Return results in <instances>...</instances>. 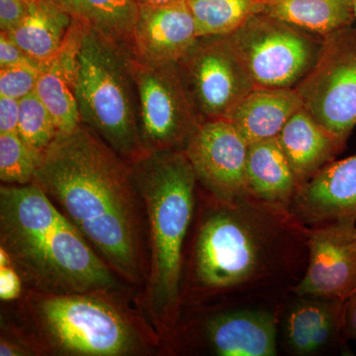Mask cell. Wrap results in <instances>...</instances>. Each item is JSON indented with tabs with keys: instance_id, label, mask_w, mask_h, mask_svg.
<instances>
[{
	"instance_id": "cell-10",
	"label": "cell",
	"mask_w": 356,
	"mask_h": 356,
	"mask_svg": "<svg viewBox=\"0 0 356 356\" xmlns=\"http://www.w3.org/2000/svg\"><path fill=\"white\" fill-rule=\"evenodd\" d=\"M177 64L201 122L226 119L255 88L226 36L199 37Z\"/></svg>"
},
{
	"instance_id": "cell-18",
	"label": "cell",
	"mask_w": 356,
	"mask_h": 356,
	"mask_svg": "<svg viewBox=\"0 0 356 356\" xmlns=\"http://www.w3.org/2000/svg\"><path fill=\"white\" fill-rule=\"evenodd\" d=\"M303 107L295 88H254L226 120L248 143L277 137L287 121Z\"/></svg>"
},
{
	"instance_id": "cell-7",
	"label": "cell",
	"mask_w": 356,
	"mask_h": 356,
	"mask_svg": "<svg viewBox=\"0 0 356 356\" xmlns=\"http://www.w3.org/2000/svg\"><path fill=\"white\" fill-rule=\"evenodd\" d=\"M226 38L255 88H296L317 62L324 42L262 13Z\"/></svg>"
},
{
	"instance_id": "cell-25",
	"label": "cell",
	"mask_w": 356,
	"mask_h": 356,
	"mask_svg": "<svg viewBox=\"0 0 356 356\" xmlns=\"http://www.w3.org/2000/svg\"><path fill=\"white\" fill-rule=\"evenodd\" d=\"M41 153L18 133L0 134V180L6 185L32 184Z\"/></svg>"
},
{
	"instance_id": "cell-17",
	"label": "cell",
	"mask_w": 356,
	"mask_h": 356,
	"mask_svg": "<svg viewBox=\"0 0 356 356\" xmlns=\"http://www.w3.org/2000/svg\"><path fill=\"white\" fill-rule=\"evenodd\" d=\"M300 187L336 159L346 142L332 135L304 107L299 109L277 136Z\"/></svg>"
},
{
	"instance_id": "cell-24",
	"label": "cell",
	"mask_w": 356,
	"mask_h": 356,
	"mask_svg": "<svg viewBox=\"0 0 356 356\" xmlns=\"http://www.w3.org/2000/svg\"><path fill=\"white\" fill-rule=\"evenodd\" d=\"M198 37L226 36L255 13L261 0H186Z\"/></svg>"
},
{
	"instance_id": "cell-19",
	"label": "cell",
	"mask_w": 356,
	"mask_h": 356,
	"mask_svg": "<svg viewBox=\"0 0 356 356\" xmlns=\"http://www.w3.org/2000/svg\"><path fill=\"white\" fill-rule=\"evenodd\" d=\"M245 177L254 197L287 211L300 188L277 137L248 145Z\"/></svg>"
},
{
	"instance_id": "cell-6",
	"label": "cell",
	"mask_w": 356,
	"mask_h": 356,
	"mask_svg": "<svg viewBox=\"0 0 356 356\" xmlns=\"http://www.w3.org/2000/svg\"><path fill=\"white\" fill-rule=\"evenodd\" d=\"M84 25L76 77L81 123L129 163H136L147 154L140 142L130 54Z\"/></svg>"
},
{
	"instance_id": "cell-13",
	"label": "cell",
	"mask_w": 356,
	"mask_h": 356,
	"mask_svg": "<svg viewBox=\"0 0 356 356\" xmlns=\"http://www.w3.org/2000/svg\"><path fill=\"white\" fill-rule=\"evenodd\" d=\"M288 211L312 228L356 224V154L332 161L302 185Z\"/></svg>"
},
{
	"instance_id": "cell-23",
	"label": "cell",
	"mask_w": 356,
	"mask_h": 356,
	"mask_svg": "<svg viewBox=\"0 0 356 356\" xmlns=\"http://www.w3.org/2000/svg\"><path fill=\"white\" fill-rule=\"evenodd\" d=\"M76 19L113 40L130 54L139 4L135 0H57Z\"/></svg>"
},
{
	"instance_id": "cell-32",
	"label": "cell",
	"mask_w": 356,
	"mask_h": 356,
	"mask_svg": "<svg viewBox=\"0 0 356 356\" xmlns=\"http://www.w3.org/2000/svg\"><path fill=\"white\" fill-rule=\"evenodd\" d=\"M0 339V355L30 356L34 355L32 350L13 332L2 327Z\"/></svg>"
},
{
	"instance_id": "cell-20",
	"label": "cell",
	"mask_w": 356,
	"mask_h": 356,
	"mask_svg": "<svg viewBox=\"0 0 356 356\" xmlns=\"http://www.w3.org/2000/svg\"><path fill=\"white\" fill-rule=\"evenodd\" d=\"M346 302L310 296L297 302L285 322L290 350L298 355H314L343 334Z\"/></svg>"
},
{
	"instance_id": "cell-12",
	"label": "cell",
	"mask_w": 356,
	"mask_h": 356,
	"mask_svg": "<svg viewBox=\"0 0 356 356\" xmlns=\"http://www.w3.org/2000/svg\"><path fill=\"white\" fill-rule=\"evenodd\" d=\"M355 224L307 229L309 264L294 291L299 297L346 302L356 291Z\"/></svg>"
},
{
	"instance_id": "cell-28",
	"label": "cell",
	"mask_w": 356,
	"mask_h": 356,
	"mask_svg": "<svg viewBox=\"0 0 356 356\" xmlns=\"http://www.w3.org/2000/svg\"><path fill=\"white\" fill-rule=\"evenodd\" d=\"M22 278L13 266H0V299L17 301L24 293Z\"/></svg>"
},
{
	"instance_id": "cell-35",
	"label": "cell",
	"mask_w": 356,
	"mask_h": 356,
	"mask_svg": "<svg viewBox=\"0 0 356 356\" xmlns=\"http://www.w3.org/2000/svg\"><path fill=\"white\" fill-rule=\"evenodd\" d=\"M353 238H355V240L356 241V227H353Z\"/></svg>"
},
{
	"instance_id": "cell-29",
	"label": "cell",
	"mask_w": 356,
	"mask_h": 356,
	"mask_svg": "<svg viewBox=\"0 0 356 356\" xmlns=\"http://www.w3.org/2000/svg\"><path fill=\"white\" fill-rule=\"evenodd\" d=\"M29 6V0H0V28L8 32L19 24Z\"/></svg>"
},
{
	"instance_id": "cell-21",
	"label": "cell",
	"mask_w": 356,
	"mask_h": 356,
	"mask_svg": "<svg viewBox=\"0 0 356 356\" xmlns=\"http://www.w3.org/2000/svg\"><path fill=\"white\" fill-rule=\"evenodd\" d=\"M72 21L74 17L57 0H29L24 18L6 33L44 69L64 44Z\"/></svg>"
},
{
	"instance_id": "cell-5",
	"label": "cell",
	"mask_w": 356,
	"mask_h": 356,
	"mask_svg": "<svg viewBox=\"0 0 356 356\" xmlns=\"http://www.w3.org/2000/svg\"><path fill=\"white\" fill-rule=\"evenodd\" d=\"M196 232L192 254L195 287L206 293L226 292L261 280L280 257L289 211L254 196L231 202L212 199Z\"/></svg>"
},
{
	"instance_id": "cell-9",
	"label": "cell",
	"mask_w": 356,
	"mask_h": 356,
	"mask_svg": "<svg viewBox=\"0 0 356 356\" xmlns=\"http://www.w3.org/2000/svg\"><path fill=\"white\" fill-rule=\"evenodd\" d=\"M303 107L348 142L356 126V25L325 37L314 67L296 86Z\"/></svg>"
},
{
	"instance_id": "cell-16",
	"label": "cell",
	"mask_w": 356,
	"mask_h": 356,
	"mask_svg": "<svg viewBox=\"0 0 356 356\" xmlns=\"http://www.w3.org/2000/svg\"><path fill=\"white\" fill-rule=\"evenodd\" d=\"M84 23L74 18L57 55L42 70L35 92L55 120L58 133H70L81 124L76 97L77 54Z\"/></svg>"
},
{
	"instance_id": "cell-11",
	"label": "cell",
	"mask_w": 356,
	"mask_h": 356,
	"mask_svg": "<svg viewBox=\"0 0 356 356\" xmlns=\"http://www.w3.org/2000/svg\"><path fill=\"white\" fill-rule=\"evenodd\" d=\"M248 143L226 119L204 121L184 147L198 184L211 198L231 202L252 196L245 165Z\"/></svg>"
},
{
	"instance_id": "cell-22",
	"label": "cell",
	"mask_w": 356,
	"mask_h": 356,
	"mask_svg": "<svg viewBox=\"0 0 356 356\" xmlns=\"http://www.w3.org/2000/svg\"><path fill=\"white\" fill-rule=\"evenodd\" d=\"M355 0H261V13L327 37L355 24Z\"/></svg>"
},
{
	"instance_id": "cell-2",
	"label": "cell",
	"mask_w": 356,
	"mask_h": 356,
	"mask_svg": "<svg viewBox=\"0 0 356 356\" xmlns=\"http://www.w3.org/2000/svg\"><path fill=\"white\" fill-rule=\"evenodd\" d=\"M0 248L25 290L74 294L116 289L114 271L33 182L0 187Z\"/></svg>"
},
{
	"instance_id": "cell-4",
	"label": "cell",
	"mask_w": 356,
	"mask_h": 356,
	"mask_svg": "<svg viewBox=\"0 0 356 356\" xmlns=\"http://www.w3.org/2000/svg\"><path fill=\"white\" fill-rule=\"evenodd\" d=\"M149 225V261L142 305L163 339L179 317L184 245L195 207L197 178L184 151L158 152L131 163Z\"/></svg>"
},
{
	"instance_id": "cell-34",
	"label": "cell",
	"mask_w": 356,
	"mask_h": 356,
	"mask_svg": "<svg viewBox=\"0 0 356 356\" xmlns=\"http://www.w3.org/2000/svg\"><path fill=\"white\" fill-rule=\"evenodd\" d=\"M135 1L142 6H165V4L173 3L180 0H135Z\"/></svg>"
},
{
	"instance_id": "cell-8",
	"label": "cell",
	"mask_w": 356,
	"mask_h": 356,
	"mask_svg": "<svg viewBox=\"0 0 356 356\" xmlns=\"http://www.w3.org/2000/svg\"><path fill=\"white\" fill-rule=\"evenodd\" d=\"M140 142L147 154L184 151L201 122L177 63L149 65L130 56Z\"/></svg>"
},
{
	"instance_id": "cell-26",
	"label": "cell",
	"mask_w": 356,
	"mask_h": 356,
	"mask_svg": "<svg viewBox=\"0 0 356 356\" xmlns=\"http://www.w3.org/2000/svg\"><path fill=\"white\" fill-rule=\"evenodd\" d=\"M18 135L26 144L43 153L58 134L55 120L36 92L19 100Z\"/></svg>"
},
{
	"instance_id": "cell-31",
	"label": "cell",
	"mask_w": 356,
	"mask_h": 356,
	"mask_svg": "<svg viewBox=\"0 0 356 356\" xmlns=\"http://www.w3.org/2000/svg\"><path fill=\"white\" fill-rule=\"evenodd\" d=\"M19 117V100L0 96V134L17 133Z\"/></svg>"
},
{
	"instance_id": "cell-27",
	"label": "cell",
	"mask_w": 356,
	"mask_h": 356,
	"mask_svg": "<svg viewBox=\"0 0 356 356\" xmlns=\"http://www.w3.org/2000/svg\"><path fill=\"white\" fill-rule=\"evenodd\" d=\"M42 70L35 63L0 69V96L21 100L35 92Z\"/></svg>"
},
{
	"instance_id": "cell-15",
	"label": "cell",
	"mask_w": 356,
	"mask_h": 356,
	"mask_svg": "<svg viewBox=\"0 0 356 356\" xmlns=\"http://www.w3.org/2000/svg\"><path fill=\"white\" fill-rule=\"evenodd\" d=\"M206 343L220 356H273L277 353L275 316L261 310L222 312L206 322Z\"/></svg>"
},
{
	"instance_id": "cell-33",
	"label": "cell",
	"mask_w": 356,
	"mask_h": 356,
	"mask_svg": "<svg viewBox=\"0 0 356 356\" xmlns=\"http://www.w3.org/2000/svg\"><path fill=\"white\" fill-rule=\"evenodd\" d=\"M343 337L356 341V292L346 302Z\"/></svg>"
},
{
	"instance_id": "cell-1",
	"label": "cell",
	"mask_w": 356,
	"mask_h": 356,
	"mask_svg": "<svg viewBox=\"0 0 356 356\" xmlns=\"http://www.w3.org/2000/svg\"><path fill=\"white\" fill-rule=\"evenodd\" d=\"M33 184L115 273L132 284L147 281L143 201L132 166L99 136L81 123L58 133L41 154Z\"/></svg>"
},
{
	"instance_id": "cell-14",
	"label": "cell",
	"mask_w": 356,
	"mask_h": 356,
	"mask_svg": "<svg viewBox=\"0 0 356 356\" xmlns=\"http://www.w3.org/2000/svg\"><path fill=\"white\" fill-rule=\"evenodd\" d=\"M198 38L186 0L165 6L139 4L130 56L144 64L178 63Z\"/></svg>"
},
{
	"instance_id": "cell-30",
	"label": "cell",
	"mask_w": 356,
	"mask_h": 356,
	"mask_svg": "<svg viewBox=\"0 0 356 356\" xmlns=\"http://www.w3.org/2000/svg\"><path fill=\"white\" fill-rule=\"evenodd\" d=\"M27 63L35 62L28 57L27 54L8 36L6 32L1 31V34H0V69L27 64Z\"/></svg>"
},
{
	"instance_id": "cell-37",
	"label": "cell",
	"mask_w": 356,
	"mask_h": 356,
	"mask_svg": "<svg viewBox=\"0 0 356 356\" xmlns=\"http://www.w3.org/2000/svg\"><path fill=\"white\" fill-rule=\"evenodd\" d=\"M355 292H356V291H355Z\"/></svg>"
},
{
	"instance_id": "cell-3",
	"label": "cell",
	"mask_w": 356,
	"mask_h": 356,
	"mask_svg": "<svg viewBox=\"0 0 356 356\" xmlns=\"http://www.w3.org/2000/svg\"><path fill=\"white\" fill-rule=\"evenodd\" d=\"M112 290L44 294L24 290L15 322L2 324L34 355H146L159 337L145 318L114 298Z\"/></svg>"
},
{
	"instance_id": "cell-36",
	"label": "cell",
	"mask_w": 356,
	"mask_h": 356,
	"mask_svg": "<svg viewBox=\"0 0 356 356\" xmlns=\"http://www.w3.org/2000/svg\"><path fill=\"white\" fill-rule=\"evenodd\" d=\"M355 22H356V0L355 2Z\"/></svg>"
}]
</instances>
